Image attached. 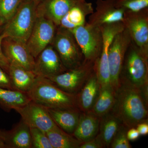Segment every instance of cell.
Segmentation results:
<instances>
[{"instance_id":"cell-35","label":"cell","mask_w":148,"mask_h":148,"mask_svg":"<svg viewBox=\"0 0 148 148\" xmlns=\"http://www.w3.org/2000/svg\"><path fill=\"white\" fill-rule=\"evenodd\" d=\"M140 135H145L148 134V121L139 123L136 127Z\"/></svg>"},{"instance_id":"cell-12","label":"cell","mask_w":148,"mask_h":148,"mask_svg":"<svg viewBox=\"0 0 148 148\" xmlns=\"http://www.w3.org/2000/svg\"><path fill=\"white\" fill-rule=\"evenodd\" d=\"M30 128H37L46 132L57 126L51 117L47 109L31 101L14 109Z\"/></svg>"},{"instance_id":"cell-14","label":"cell","mask_w":148,"mask_h":148,"mask_svg":"<svg viewBox=\"0 0 148 148\" xmlns=\"http://www.w3.org/2000/svg\"><path fill=\"white\" fill-rule=\"evenodd\" d=\"M116 0H97L95 11L90 14L88 24L100 27L106 24L122 22L124 9L116 5Z\"/></svg>"},{"instance_id":"cell-13","label":"cell","mask_w":148,"mask_h":148,"mask_svg":"<svg viewBox=\"0 0 148 148\" xmlns=\"http://www.w3.org/2000/svg\"><path fill=\"white\" fill-rule=\"evenodd\" d=\"M67 70L56 51L50 45L35 58L33 72L37 76L48 78L64 73Z\"/></svg>"},{"instance_id":"cell-23","label":"cell","mask_w":148,"mask_h":148,"mask_svg":"<svg viewBox=\"0 0 148 148\" xmlns=\"http://www.w3.org/2000/svg\"><path fill=\"white\" fill-rule=\"evenodd\" d=\"M122 125L112 112L100 118L99 135L105 147L110 148L114 137Z\"/></svg>"},{"instance_id":"cell-5","label":"cell","mask_w":148,"mask_h":148,"mask_svg":"<svg viewBox=\"0 0 148 148\" xmlns=\"http://www.w3.org/2000/svg\"><path fill=\"white\" fill-rule=\"evenodd\" d=\"M51 45L68 70L78 67L84 61L80 47L72 32L69 30L57 27Z\"/></svg>"},{"instance_id":"cell-36","label":"cell","mask_w":148,"mask_h":148,"mask_svg":"<svg viewBox=\"0 0 148 148\" xmlns=\"http://www.w3.org/2000/svg\"><path fill=\"white\" fill-rule=\"evenodd\" d=\"M4 130L0 128V148H5Z\"/></svg>"},{"instance_id":"cell-22","label":"cell","mask_w":148,"mask_h":148,"mask_svg":"<svg viewBox=\"0 0 148 148\" xmlns=\"http://www.w3.org/2000/svg\"><path fill=\"white\" fill-rule=\"evenodd\" d=\"M8 74L14 90L27 93L31 90L37 77L32 71L11 63Z\"/></svg>"},{"instance_id":"cell-1","label":"cell","mask_w":148,"mask_h":148,"mask_svg":"<svg viewBox=\"0 0 148 148\" xmlns=\"http://www.w3.org/2000/svg\"><path fill=\"white\" fill-rule=\"evenodd\" d=\"M148 95L120 77L111 112L129 129L148 121Z\"/></svg>"},{"instance_id":"cell-15","label":"cell","mask_w":148,"mask_h":148,"mask_svg":"<svg viewBox=\"0 0 148 148\" xmlns=\"http://www.w3.org/2000/svg\"><path fill=\"white\" fill-rule=\"evenodd\" d=\"M3 52L10 63H13L33 71L35 59L25 43L5 37L3 40Z\"/></svg>"},{"instance_id":"cell-28","label":"cell","mask_w":148,"mask_h":148,"mask_svg":"<svg viewBox=\"0 0 148 148\" xmlns=\"http://www.w3.org/2000/svg\"><path fill=\"white\" fill-rule=\"evenodd\" d=\"M32 148H53L46 132L37 128H30Z\"/></svg>"},{"instance_id":"cell-32","label":"cell","mask_w":148,"mask_h":148,"mask_svg":"<svg viewBox=\"0 0 148 148\" xmlns=\"http://www.w3.org/2000/svg\"><path fill=\"white\" fill-rule=\"evenodd\" d=\"M5 37L6 36L3 33L0 35V67L8 74L10 63L3 52L2 47L3 40Z\"/></svg>"},{"instance_id":"cell-8","label":"cell","mask_w":148,"mask_h":148,"mask_svg":"<svg viewBox=\"0 0 148 148\" xmlns=\"http://www.w3.org/2000/svg\"><path fill=\"white\" fill-rule=\"evenodd\" d=\"M95 63L84 60L78 67L48 79L62 90L77 94L95 70Z\"/></svg>"},{"instance_id":"cell-16","label":"cell","mask_w":148,"mask_h":148,"mask_svg":"<svg viewBox=\"0 0 148 148\" xmlns=\"http://www.w3.org/2000/svg\"><path fill=\"white\" fill-rule=\"evenodd\" d=\"M81 0H43L36 6V16L47 18L58 27L63 17Z\"/></svg>"},{"instance_id":"cell-19","label":"cell","mask_w":148,"mask_h":148,"mask_svg":"<svg viewBox=\"0 0 148 148\" xmlns=\"http://www.w3.org/2000/svg\"><path fill=\"white\" fill-rule=\"evenodd\" d=\"M100 88L101 85L95 69L81 90L77 93V104L81 112L85 113L91 110L98 97Z\"/></svg>"},{"instance_id":"cell-18","label":"cell","mask_w":148,"mask_h":148,"mask_svg":"<svg viewBox=\"0 0 148 148\" xmlns=\"http://www.w3.org/2000/svg\"><path fill=\"white\" fill-rule=\"evenodd\" d=\"M94 12L92 3L81 0L63 17L57 27L69 31L86 24V18Z\"/></svg>"},{"instance_id":"cell-9","label":"cell","mask_w":148,"mask_h":148,"mask_svg":"<svg viewBox=\"0 0 148 148\" xmlns=\"http://www.w3.org/2000/svg\"><path fill=\"white\" fill-rule=\"evenodd\" d=\"M131 41L129 33L124 28L114 36L109 47L110 82L115 90L118 85L125 56Z\"/></svg>"},{"instance_id":"cell-17","label":"cell","mask_w":148,"mask_h":148,"mask_svg":"<svg viewBox=\"0 0 148 148\" xmlns=\"http://www.w3.org/2000/svg\"><path fill=\"white\" fill-rule=\"evenodd\" d=\"M4 133L5 148H32L30 128L22 119Z\"/></svg>"},{"instance_id":"cell-4","label":"cell","mask_w":148,"mask_h":148,"mask_svg":"<svg viewBox=\"0 0 148 148\" xmlns=\"http://www.w3.org/2000/svg\"><path fill=\"white\" fill-rule=\"evenodd\" d=\"M120 77L148 95V56L132 41L125 56Z\"/></svg>"},{"instance_id":"cell-10","label":"cell","mask_w":148,"mask_h":148,"mask_svg":"<svg viewBox=\"0 0 148 148\" xmlns=\"http://www.w3.org/2000/svg\"><path fill=\"white\" fill-rule=\"evenodd\" d=\"M103 43L101 54L95 63V73L101 86L110 84L108 51L111 43L116 34L124 29L122 22L106 24L100 27Z\"/></svg>"},{"instance_id":"cell-24","label":"cell","mask_w":148,"mask_h":148,"mask_svg":"<svg viewBox=\"0 0 148 148\" xmlns=\"http://www.w3.org/2000/svg\"><path fill=\"white\" fill-rule=\"evenodd\" d=\"M115 90L110 84L101 86L97 99L89 112L101 118L112 110L115 101Z\"/></svg>"},{"instance_id":"cell-37","label":"cell","mask_w":148,"mask_h":148,"mask_svg":"<svg viewBox=\"0 0 148 148\" xmlns=\"http://www.w3.org/2000/svg\"><path fill=\"white\" fill-rule=\"evenodd\" d=\"M4 26H3L1 24V22H0V35L1 34L3 31Z\"/></svg>"},{"instance_id":"cell-34","label":"cell","mask_w":148,"mask_h":148,"mask_svg":"<svg viewBox=\"0 0 148 148\" xmlns=\"http://www.w3.org/2000/svg\"><path fill=\"white\" fill-rule=\"evenodd\" d=\"M140 134L136 127H131L127 130V136L129 141H135L140 137Z\"/></svg>"},{"instance_id":"cell-20","label":"cell","mask_w":148,"mask_h":148,"mask_svg":"<svg viewBox=\"0 0 148 148\" xmlns=\"http://www.w3.org/2000/svg\"><path fill=\"white\" fill-rule=\"evenodd\" d=\"M100 120L91 112H82L73 135L82 143L92 140L98 134Z\"/></svg>"},{"instance_id":"cell-7","label":"cell","mask_w":148,"mask_h":148,"mask_svg":"<svg viewBox=\"0 0 148 148\" xmlns=\"http://www.w3.org/2000/svg\"><path fill=\"white\" fill-rule=\"evenodd\" d=\"M84 55L85 61L95 62L101 54L103 40L100 27L86 22L71 30Z\"/></svg>"},{"instance_id":"cell-38","label":"cell","mask_w":148,"mask_h":148,"mask_svg":"<svg viewBox=\"0 0 148 148\" xmlns=\"http://www.w3.org/2000/svg\"><path fill=\"white\" fill-rule=\"evenodd\" d=\"M36 5H37L40 2L42 1L43 0H34Z\"/></svg>"},{"instance_id":"cell-27","label":"cell","mask_w":148,"mask_h":148,"mask_svg":"<svg viewBox=\"0 0 148 148\" xmlns=\"http://www.w3.org/2000/svg\"><path fill=\"white\" fill-rule=\"evenodd\" d=\"M23 0H0V22L4 26L12 18Z\"/></svg>"},{"instance_id":"cell-3","label":"cell","mask_w":148,"mask_h":148,"mask_svg":"<svg viewBox=\"0 0 148 148\" xmlns=\"http://www.w3.org/2000/svg\"><path fill=\"white\" fill-rule=\"evenodd\" d=\"M36 6L34 0H23L16 12L4 26L6 37L27 43L36 18Z\"/></svg>"},{"instance_id":"cell-31","label":"cell","mask_w":148,"mask_h":148,"mask_svg":"<svg viewBox=\"0 0 148 148\" xmlns=\"http://www.w3.org/2000/svg\"><path fill=\"white\" fill-rule=\"evenodd\" d=\"M0 88L14 90L8 74L0 67Z\"/></svg>"},{"instance_id":"cell-33","label":"cell","mask_w":148,"mask_h":148,"mask_svg":"<svg viewBox=\"0 0 148 148\" xmlns=\"http://www.w3.org/2000/svg\"><path fill=\"white\" fill-rule=\"evenodd\" d=\"M105 148L103 142L99 135L87 142L82 143L79 148Z\"/></svg>"},{"instance_id":"cell-30","label":"cell","mask_w":148,"mask_h":148,"mask_svg":"<svg viewBox=\"0 0 148 148\" xmlns=\"http://www.w3.org/2000/svg\"><path fill=\"white\" fill-rule=\"evenodd\" d=\"M116 5L125 10L138 11L148 8V0H116Z\"/></svg>"},{"instance_id":"cell-25","label":"cell","mask_w":148,"mask_h":148,"mask_svg":"<svg viewBox=\"0 0 148 148\" xmlns=\"http://www.w3.org/2000/svg\"><path fill=\"white\" fill-rule=\"evenodd\" d=\"M31 101L27 92L0 88V107L7 112L24 106Z\"/></svg>"},{"instance_id":"cell-2","label":"cell","mask_w":148,"mask_h":148,"mask_svg":"<svg viewBox=\"0 0 148 148\" xmlns=\"http://www.w3.org/2000/svg\"><path fill=\"white\" fill-rule=\"evenodd\" d=\"M27 94L31 101L47 109L78 108L77 94L62 90L47 78L37 76Z\"/></svg>"},{"instance_id":"cell-6","label":"cell","mask_w":148,"mask_h":148,"mask_svg":"<svg viewBox=\"0 0 148 148\" xmlns=\"http://www.w3.org/2000/svg\"><path fill=\"white\" fill-rule=\"evenodd\" d=\"M122 22L132 42L148 56V8L138 11L125 10Z\"/></svg>"},{"instance_id":"cell-26","label":"cell","mask_w":148,"mask_h":148,"mask_svg":"<svg viewBox=\"0 0 148 148\" xmlns=\"http://www.w3.org/2000/svg\"><path fill=\"white\" fill-rule=\"evenodd\" d=\"M53 148H79L82 142L58 125L46 132Z\"/></svg>"},{"instance_id":"cell-21","label":"cell","mask_w":148,"mask_h":148,"mask_svg":"<svg viewBox=\"0 0 148 148\" xmlns=\"http://www.w3.org/2000/svg\"><path fill=\"white\" fill-rule=\"evenodd\" d=\"M56 124L65 132L73 134L76 128L82 112L76 108L47 109Z\"/></svg>"},{"instance_id":"cell-11","label":"cell","mask_w":148,"mask_h":148,"mask_svg":"<svg viewBox=\"0 0 148 148\" xmlns=\"http://www.w3.org/2000/svg\"><path fill=\"white\" fill-rule=\"evenodd\" d=\"M57 28L49 19L43 16H36L34 26L26 43L35 59L46 47L51 45Z\"/></svg>"},{"instance_id":"cell-29","label":"cell","mask_w":148,"mask_h":148,"mask_svg":"<svg viewBox=\"0 0 148 148\" xmlns=\"http://www.w3.org/2000/svg\"><path fill=\"white\" fill-rule=\"evenodd\" d=\"M128 129L122 125L116 134L111 142L110 148H131L127 136Z\"/></svg>"}]
</instances>
